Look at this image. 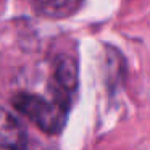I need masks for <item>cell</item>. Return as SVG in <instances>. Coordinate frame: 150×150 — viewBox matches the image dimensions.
<instances>
[{
	"instance_id": "277c9868",
	"label": "cell",
	"mask_w": 150,
	"mask_h": 150,
	"mask_svg": "<svg viewBox=\"0 0 150 150\" xmlns=\"http://www.w3.org/2000/svg\"><path fill=\"white\" fill-rule=\"evenodd\" d=\"M84 0H33V7L37 15L50 20H63L73 16L81 7Z\"/></svg>"
},
{
	"instance_id": "7a4b0ae2",
	"label": "cell",
	"mask_w": 150,
	"mask_h": 150,
	"mask_svg": "<svg viewBox=\"0 0 150 150\" xmlns=\"http://www.w3.org/2000/svg\"><path fill=\"white\" fill-rule=\"evenodd\" d=\"M78 84V66L69 57H60L55 68V98L58 103L69 108V95Z\"/></svg>"
},
{
	"instance_id": "3957f363",
	"label": "cell",
	"mask_w": 150,
	"mask_h": 150,
	"mask_svg": "<svg viewBox=\"0 0 150 150\" xmlns=\"http://www.w3.org/2000/svg\"><path fill=\"white\" fill-rule=\"evenodd\" d=\"M26 147V132L20 121L8 110L0 107V149L23 150Z\"/></svg>"
},
{
	"instance_id": "6da1fadb",
	"label": "cell",
	"mask_w": 150,
	"mask_h": 150,
	"mask_svg": "<svg viewBox=\"0 0 150 150\" xmlns=\"http://www.w3.org/2000/svg\"><path fill=\"white\" fill-rule=\"evenodd\" d=\"M13 105L47 134H58L65 126L68 107L58 103L57 100H47L33 94H18L13 98Z\"/></svg>"
}]
</instances>
